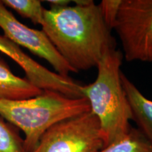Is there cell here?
Instances as JSON below:
<instances>
[{
    "instance_id": "obj_1",
    "label": "cell",
    "mask_w": 152,
    "mask_h": 152,
    "mask_svg": "<svg viewBox=\"0 0 152 152\" xmlns=\"http://www.w3.org/2000/svg\"><path fill=\"white\" fill-rule=\"evenodd\" d=\"M75 6L45 9L42 30L75 73L96 67L104 54L115 49L111 30L98 4L75 0Z\"/></svg>"
},
{
    "instance_id": "obj_2",
    "label": "cell",
    "mask_w": 152,
    "mask_h": 152,
    "mask_svg": "<svg viewBox=\"0 0 152 152\" xmlns=\"http://www.w3.org/2000/svg\"><path fill=\"white\" fill-rule=\"evenodd\" d=\"M123 54L116 49L104 54L98 64L96 78L81 85L80 92L99 121L104 147L127 134L132 114L121 81Z\"/></svg>"
},
{
    "instance_id": "obj_3",
    "label": "cell",
    "mask_w": 152,
    "mask_h": 152,
    "mask_svg": "<svg viewBox=\"0 0 152 152\" xmlns=\"http://www.w3.org/2000/svg\"><path fill=\"white\" fill-rule=\"evenodd\" d=\"M90 111L85 97H68L50 90L26 99L0 101V116L24 133L25 152L33 151L52 125Z\"/></svg>"
},
{
    "instance_id": "obj_4",
    "label": "cell",
    "mask_w": 152,
    "mask_h": 152,
    "mask_svg": "<svg viewBox=\"0 0 152 152\" xmlns=\"http://www.w3.org/2000/svg\"><path fill=\"white\" fill-rule=\"evenodd\" d=\"M104 147L99 121L90 111L52 125L31 152H97Z\"/></svg>"
},
{
    "instance_id": "obj_5",
    "label": "cell",
    "mask_w": 152,
    "mask_h": 152,
    "mask_svg": "<svg viewBox=\"0 0 152 152\" xmlns=\"http://www.w3.org/2000/svg\"><path fill=\"white\" fill-rule=\"evenodd\" d=\"M113 29L121 42L128 61H150L152 0H122Z\"/></svg>"
},
{
    "instance_id": "obj_6",
    "label": "cell",
    "mask_w": 152,
    "mask_h": 152,
    "mask_svg": "<svg viewBox=\"0 0 152 152\" xmlns=\"http://www.w3.org/2000/svg\"><path fill=\"white\" fill-rule=\"evenodd\" d=\"M0 28L8 39L21 48L27 49L52 66L56 73L69 77L75 73L57 52L42 30L30 28L17 20L14 14L0 0Z\"/></svg>"
},
{
    "instance_id": "obj_7",
    "label": "cell",
    "mask_w": 152,
    "mask_h": 152,
    "mask_svg": "<svg viewBox=\"0 0 152 152\" xmlns=\"http://www.w3.org/2000/svg\"><path fill=\"white\" fill-rule=\"evenodd\" d=\"M0 52L7 55L22 68L26 78L42 90L59 92L71 98H81V85L70 77H64L47 69L26 54L22 49L0 34Z\"/></svg>"
},
{
    "instance_id": "obj_8",
    "label": "cell",
    "mask_w": 152,
    "mask_h": 152,
    "mask_svg": "<svg viewBox=\"0 0 152 152\" xmlns=\"http://www.w3.org/2000/svg\"><path fill=\"white\" fill-rule=\"evenodd\" d=\"M121 77L132 111V121L152 144V101L146 97L123 73Z\"/></svg>"
},
{
    "instance_id": "obj_9",
    "label": "cell",
    "mask_w": 152,
    "mask_h": 152,
    "mask_svg": "<svg viewBox=\"0 0 152 152\" xmlns=\"http://www.w3.org/2000/svg\"><path fill=\"white\" fill-rule=\"evenodd\" d=\"M42 91L26 78L15 75L8 64L0 57V101L26 99Z\"/></svg>"
},
{
    "instance_id": "obj_10",
    "label": "cell",
    "mask_w": 152,
    "mask_h": 152,
    "mask_svg": "<svg viewBox=\"0 0 152 152\" xmlns=\"http://www.w3.org/2000/svg\"><path fill=\"white\" fill-rule=\"evenodd\" d=\"M97 152H152V144L138 128L131 127L124 136Z\"/></svg>"
},
{
    "instance_id": "obj_11",
    "label": "cell",
    "mask_w": 152,
    "mask_h": 152,
    "mask_svg": "<svg viewBox=\"0 0 152 152\" xmlns=\"http://www.w3.org/2000/svg\"><path fill=\"white\" fill-rule=\"evenodd\" d=\"M7 9H11L21 17L28 18L34 24L42 25L44 20V8L39 0H1Z\"/></svg>"
},
{
    "instance_id": "obj_12",
    "label": "cell",
    "mask_w": 152,
    "mask_h": 152,
    "mask_svg": "<svg viewBox=\"0 0 152 152\" xmlns=\"http://www.w3.org/2000/svg\"><path fill=\"white\" fill-rule=\"evenodd\" d=\"M0 152H25L18 130L0 116Z\"/></svg>"
},
{
    "instance_id": "obj_13",
    "label": "cell",
    "mask_w": 152,
    "mask_h": 152,
    "mask_svg": "<svg viewBox=\"0 0 152 152\" xmlns=\"http://www.w3.org/2000/svg\"><path fill=\"white\" fill-rule=\"evenodd\" d=\"M122 0H102L99 7L106 23L113 30L118 12Z\"/></svg>"
},
{
    "instance_id": "obj_14",
    "label": "cell",
    "mask_w": 152,
    "mask_h": 152,
    "mask_svg": "<svg viewBox=\"0 0 152 152\" xmlns=\"http://www.w3.org/2000/svg\"><path fill=\"white\" fill-rule=\"evenodd\" d=\"M47 2L50 4L51 7L53 8H60V7H65L69 6V4L71 2L68 0H48Z\"/></svg>"
},
{
    "instance_id": "obj_15",
    "label": "cell",
    "mask_w": 152,
    "mask_h": 152,
    "mask_svg": "<svg viewBox=\"0 0 152 152\" xmlns=\"http://www.w3.org/2000/svg\"><path fill=\"white\" fill-rule=\"evenodd\" d=\"M150 62H152V55H151V60H150Z\"/></svg>"
}]
</instances>
